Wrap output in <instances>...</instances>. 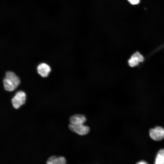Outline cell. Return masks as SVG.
Here are the masks:
<instances>
[{"mask_svg": "<svg viewBox=\"0 0 164 164\" xmlns=\"http://www.w3.org/2000/svg\"><path fill=\"white\" fill-rule=\"evenodd\" d=\"M154 164H164V149H161L158 152Z\"/></svg>", "mask_w": 164, "mask_h": 164, "instance_id": "9c48e42d", "label": "cell"}, {"mask_svg": "<svg viewBox=\"0 0 164 164\" xmlns=\"http://www.w3.org/2000/svg\"><path fill=\"white\" fill-rule=\"evenodd\" d=\"M128 1L131 4L135 5L138 4L140 0H128Z\"/></svg>", "mask_w": 164, "mask_h": 164, "instance_id": "30bf717a", "label": "cell"}, {"mask_svg": "<svg viewBox=\"0 0 164 164\" xmlns=\"http://www.w3.org/2000/svg\"><path fill=\"white\" fill-rule=\"evenodd\" d=\"M51 70V68L49 66L45 63H41L37 67L38 73L43 77H47Z\"/></svg>", "mask_w": 164, "mask_h": 164, "instance_id": "52a82bcc", "label": "cell"}, {"mask_svg": "<svg viewBox=\"0 0 164 164\" xmlns=\"http://www.w3.org/2000/svg\"><path fill=\"white\" fill-rule=\"evenodd\" d=\"M136 164H148V163L145 161H141L137 162Z\"/></svg>", "mask_w": 164, "mask_h": 164, "instance_id": "8fae6325", "label": "cell"}, {"mask_svg": "<svg viewBox=\"0 0 164 164\" xmlns=\"http://www.w3.org/2000/svg\"><path fill=\"white\" fill-rule=\"evenodd\" d=\"M86 120V116L84 114H80L73 115L69 119L70 124L74 125L84 124Z\"/></svg>", "mask_w": 164, "mask_h": 164, "instance_id": "5b68a950", "label": "cell"}, {"mask_svg": "<svg viewBox=\"0 0 164 164\" xmlns=\"http://www.w3.org/2000/svg\"><path fill=\"white\" fill-rule=\"evenodd\" d=\"M144 57L139 53L136 52L134 53L128 61L129 65L131 67L138 65L139 63L143 61Z\"/></svg>", "mask_w": 164, "mask_h": 164, "instance_id": "8992f818", "label": "cell"}, {"mask_svg": "<svg viewBox=\"0 0 164 164\" xmlns=\"http://www.w3.org/2000/svg\"><path fill=\"white\" fill-rule=\"evenodd\" d=\"M150 138L154 141H159L164 138V129L160 126H157L151 129L149 131Z\"/></svg>", "mask_w": 164, "mask_h": 164, "instance_id": "277c9868", "label": "cell"}, {"mask_svg": "<svg viewBox=\"0 0 164 164\" xmlns=\"http://www.w3.org/2000/svg\"><path fill=\"white\" fill-rule=\"evenodd\" d=\"M26 95L22 91L17 92L12 99L13 106L15 109L19 108L20 106L25 104L26 100Z\"/></svg>", "mask_w": 164, "mask_h": 164, "instance_id": "7a4b0ae2", "label": "cell"}, {"mask_svg": "<svg viewBox=\"0 0 164 164\" xmlns=\"http://www.w3.org/2000/svg\"><path fill=\"white\" fill-rule=\"evenodd\" d=\"M19 79L13 72L8 71L3 80V84L5 90L7 91H12L15 90L19 85Z\"/></svg>", "mask_w": 164, "mask_h": 164, "instance_id": "6da1fadb", "label": "cell"}, {"mask_svg": "<svg viewBox=\"0 0 164 164\" xmlns=\"http://www.w3.org/2000/svg\"><path fill=\"white\" fill-rule=\"evenodd\" d=\"M46 164H66V161L63 157L53 155L48 158Z\"/></svg>", "mask_w": 164, "mask_h": 164, "instance_id": "ba28073f", "label": "cell"}, {"mask_svg": "<svg viewBox=\"0 0 164 164\" xmlns=\"http://www.w3.org/2000/svg\"><path fill=\"white\" fill-rule=\"evenodd\" d=\"M68 127L71 131L80 135H86L90 131L89 127L84 124L74 125L70 124Z\"/></svg>", "mask_w": 164, "mask_h": 164, "instance_id": "3957f363", "label": "cell"}]
</instances>
